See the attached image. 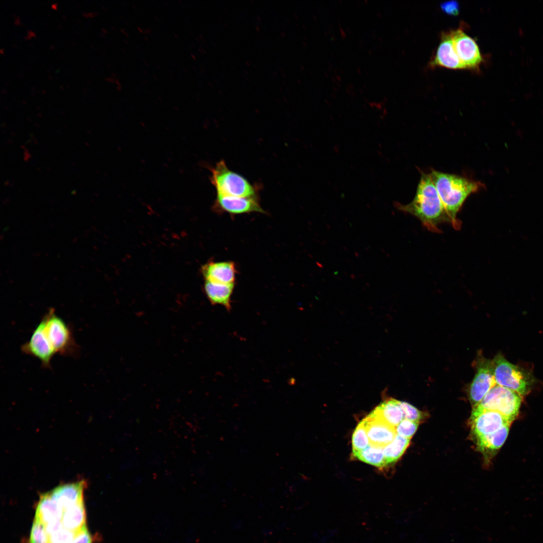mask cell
<instances>
[{"label":"cell","instance_id":"1","mask_svg":"<svg viewBox=\"0 0 543 543\" xmlns=\"http://www.w3.org/2000/svg\"><path fill=\"white\" fill-rule=\"evenodd\" d=\"M396 209L418 219L428 230L438 233L443 223L450 224V220L429 173H422L413 199L403 205L394 203Z\"/></svg>","mask_w":543,"mask_h":543},{"label":"cell","instance_id":"2","mask_svg":"<svg viewBox=\"0 0 543 543\" xmlns=\"http://www.w3.org/2000/svg\"><path fill=\"white\" fill-rule=\"evenodd\" d=\"M430 174L450 224L455 229H459L461 222L458 219L457 214L467 198L485 188L484 185L462 176L434 170Z\"/></svg>","mask_w":543,"mask_h":543},{"label":"cell","instance_id":"3","mask_svg":"<svg viewBox=\"0 0 543 543\" xmlns=\"http://www.w3.org/2000/svg\"><path fill=\"white\" fill-rule=\"evenodd\" d=\"M496 384L508 388L520 396L527 394L534 382L532 375L522 368L512 364L501 354L492 360Z\"/></svg>","mask_w":543,"mask_h":543},{"label":"cell","instance_id":"4","mask_svg":"<svg viewBox=\"0 0 543 543\" xmlns=\"http://www.w3.org/2000/svg\"><path fill=\"white\" fill-rule=\"evenodd\" d=\"M42 319L46 335L56 353L76 356L79 349L70 326L55 313L53 308L49 309Z\"/></svg>","mask_w":543,"mask_h":543},{"label":"cell","instance_id":"5","mask_svg":"<svg viewBox=\"0 0 543 543\" xmlns=\"http://www.w3.org/2000/svg\"><path fill=\"white\" fill-rule=\"evenodd\" d=\"M211 181L217 194L238 197H256L254 187L244 177L229 169L223 160L212 168Z\"/></svg>","mask_w":543,"mask_h":543},{"label":"cell","instance_id":"6","mask_svg":"<svg viewBox=\"0 0 543 543\" xmlns=\"http://www.w3.org/2000/svg\"><path fill=\"white\" fill-rule=\"evenodd\" d=\"M521 398L516 392L496 384L477 405L485 409L496 411L512 423L518 414Z\"/></svg>","mask_w":543,"mask_h":543},{"label":"cell","instance_id":"7","mask_svg":"<svg viewBox=\"0 0 543 543\" xmlns=\"http://www.w3.org/2000/svg\"><path fill=\"white\" fill-rule=\"evenodd\" d=\"M455 51L465 69L478 70L484 59L476 41L459 28L450 30Z\"/></svg>","mask_w":543,"mask_h":543},{"label":"cell","instance_id":"8","mask_svg":"<svg viewBox=\"0 0 543 543\" xmlns=\"http://www.w3.org/2000/svg\"><path fill=\"white\" fill-rule=\"evenodd\" d=\"M21 350L25 354L38 359L44 368L51 367L56 352L46 335L42 319L33 331L29 339L22 345Z\"/></svg>","mask_w":543,"mask_h":543},{"label":"cell","instance_id":"9","mask_svg":"<svg viewBox=\"0 0 543 543\" xmlns=\"http://www.w3.org/2000/svg\"><path fill=\"white\" fill-rule=\"evenodd\" d=\"M471 429L476 437L491 434L504 425L511 424L501 413L474 406L471 416Z\"/></svg>","mask_w":543,"mask_h":543},{"label":"cell","instance_id":"10","mask_svg":"<svg viewBox=\"0 0 543 543\" xmlns=\"http://www.w3.org/2000/svg\"><path fill=\"white\" fill-rule=\"evenodd\" d=\"M495 385L492 360L482 356L479 357L477 364V373L469 390V398L471 403L474 406L479 404Z\"/></svg>","mask_w":543,"mask_h":543},{"label":"cell","instance_id":"11","mask_svg":"<svg viewBox=\"0 0 543 543\" xmlns=\"http://www.w3.org/2000/svg\"><path fill=\"white\" fill-rule=\"evenodd\" d=\"M363 420L370 445L384 448L397 434L395 427L372 412Z\"/></svg>","mask_w":543,"mask_h":543},{"label":"cell","instance_id":"12","mask_svg":"<svg viewBox=\"0 0 543 543\" xmlns=\"http://www.w3.org/2000/svg\"><path fill=\"white\" fill-rule=\"evenodd\" d=\"M214 208L220 212L232 215L251 212L265 213L256 197H238L217 194Z\"/></svg>","mask_w":543,"mask_h":543},{"label":"cell","instance_id":"13","mask_svg":"<svg viewBox=\"0 0 543 543\" xmlns=\"http://www.w3.org/2000/svg\"><path fill=\"white\" fill-rule=\"evenodd\" d=\"M430 65L431 67L465 69L455 51L450 31L441 33L439 45L430 61Z\"/></svg>","mask_w":543,"mask_h":543},{"label":"cell","instance_id":"14","mask_svg":"<svg viewBox=\"0 0 543 543\" xmlns=\"http://www.w3.org/2000/svg\"><path fill=\"white\" fill-rule=\"evenodd\" d=\"M202 273L206 281L232 284H234L237 271L232 261H211L202 267Z\"/></svg>","mask_w":543,"mask_h":543},{"label":"cell","instance_id":"15","mask_svg":"<svg viewBox=\"0 0 543 543\" xmlns=\"http://www.w3.org/2000/svg\"><path fill=\"white\" fill-rule=\"evenodd\" d=\"M86 486L84 480L60 485L49 491L63 510L83 500V492Z\"/></svg>","mask_w":543,"mask_h":543},{"label":"cell","instance_id":"16","mask_svg":"<svg viewBox=\"0 0 543 543\" xmlns=\"http://www.w3.org/2000/svg\"><path fill=\"white\" fill-rule=\"evenodd\" d=\"M63 512V508L49 491L40 495L34 519L45 525L51 522L61 520Z\"/></svg>","mask_w":543,"mask_h":543},{"label":"cell","instance_id":"17","mask_svg":"<svg viewBox=\"0 0 543 543\" xmlns=\"http://www.w3.org/2000/svg\"><path fill=\"white\" fill-rule=\"evenodd\" d=\"M234 284H222L205 280L204 289L212 305H220L228 311L231 310V296Z\"/></svg>","mask_w":543,"mask_h":543},{"label":"cell","instance_id":"18","mask_svg":"<svg viewBox=\"0 0 543 543\" xmlns=\"http://www.w3.org/2000/svg\"><path fill=\"white\" fill-rule=\"evenodd\" d=\"M372 412L395 428L404 418L399 400L394 399L381 403Z\"/></svg>","mask_w":543,"mask_h":543},{"label":"cell","instance_id":"19","mask_svg":"<svg viewBox=\"0 0 543 543\" xmlns=\"http://www.w3.org/2000/svg\"><path fill=\"white\" fill-rule=\"evenodd\" d=\"M63 526L77 532L86 525V515L84 500L63 510L61 519Z\"/></svg>","mask_w":543,"mask_h":543},{"label":"cell","instance_id":"20","mask_svg":"<svg viewBox=\"0 0 543 543\" xmlns=\"http://www.w3.org/2000/svg\"><path fill=\"white\" fill-rule=\"evenodd\" d=\"M510 425H504L494 433L477 437L479 448L484 451H493L500 448L507 437Z\"/></svg>","mask_w":543,"mask_h":543},{"label":"cell","instance_id":"21","mask_svg":"<svg viewBox=\"0 0 543 543\" xmlns=\"http://www.w3.org/2000/svg\"><path fill=\"white\" fill-rule=\"evenodd\" d=\"M410 443V439L397 434L394 440L383 448L387 465L397 462L402 456Z\"/></svg>","mask_w":543,"mask_h":543},{"label":"cell","instance_id":"22","mask_svg":"<svg viewBox=\"0 0 543 543\" xmlns=\"http://www.w3.org/2000/svg\"><path fill=\"white\" fill-rule=\"evenodd\" d=\"M352 453L354 457L366 463L377 467L387 466L383 448L370 444L364 449Z\"/></svg>","mask_w":543,"mask_h":543},{"label":"cell","instance_id":"23","mask_svg":"<svg viewBox=\"0 0 543 543\" xmlns=\"http://www.w3.org/2000/svg\"><path fill=\"white\" fill-rule=\"evenodd\" d=\"M369 445V440L364 421L362 420L355 428L352 434V452L361 451Z\"/></svg>","mask_w":543,"mask_h":543},{"label":"cell","instance_id":"24","mask_svg":"<svg viewBox=\"0 0 543 543\" xmlns=\"http://www.w3.org/2000/svg\"><path fill=\"white\" fill-rule=\"evenodd\" d=\"M29 543H49L45 525L34 519L31 529Z\"/></svg>","mask_w":543,"mask_h":543},{"label":"cell","instance_id":"25","mask_svg":"<svg viewBox=\"0 0 543 543\" xmlns=\"http://www.w3.org/2000/svg\"><path fill=\"white\" fill-rule=\"evenodd\" d=\"M76 533L63 526L48 536L49 543H71Z\"/></svg>","mask_w":543,"mask_h":543},{"label":"cell","instance_id":"26","mask_svg":"<svg viewBox=\"0 0 543 543\" xmlns=\"http://www.w3.org/2000/svg\"><path fill=\"white\" fill-rule=\"evenodd\" d=\"M418 426V422L404 419L396 427V430L397 434L410 439Z\"/></svg>","mask_w":543,"mask_h":543},{"label":"cell","instance_id":"27","mask_svg":"<svg viewBox=\"0 0 543 543\" xmlns=\"http://www.w3.org/2000/svg\"><path fill=\"white\" fill-rule=\"evenodd\" d=\"M404 413V419L419 422L424 417L422 412L407 402L399 401Z\"/></svg>","mask_w":543,"mask_h":543},{"label":"cell","instance_id":"28","mask_svg":"<svg viewBox=\"0 0 543 543\" xmlns=\"http://www.w3.org/2000/svg\"><path fill=\"white\" fill-rule=\"evenodd\" d=\"M139 462V458L137 453L129 451L125 454L122 468L125 470L133 469L137 466Z\"/></svg>","mask_w":543,"mask_h":543},{"label":"cell","instance_id":"29","mask_svg":"<svg viewBox=\"0 0 543 543\" xmlns=\"http://www.w3.org/2000/svg\"><path fill=\"white\" fill-rule=\"evenodd\" d=\"M440 7L443 12L449 16H458L460 12L459 3L455 0L443 2L440 5Z\"/></svg>","mask_w":543,"mask_h":543},{"label":"cell","instance_id":"30","mask_svg":"<svg viewBox=\"0 0 543 543\" xmlns=\"http://www.w3.org/2000/svg\"><path fill=\"white\" fill-rule=\"evenodd\" d=\"M93 538L88 531L86 526H84L77 531L71 543H92Z\"/></svg>","mask_w":543,"mask_h":543},{"label":"cell","instance_id":"31","mask_svg":"<svg viewBox=\"0 0 543 543\" xmlns=\"http://www.w3.org/2000/svg\"><path fill=\"white\" fill-rule=\"evenodd\" d=\"M164 456L160 452L155 451L151 454L147 461L150 467L156 468L161 466L164 463Z\"/></svg>","mask_w":543,"mask_h":543},{"label":"cell","instance_id":"32","mask_svg":"<svg viewBox=\"0 0 543 543\" xmlns=\"http://www.w3.org/2000/svg\"><path fill=\"white\" fill-rule=\"evenodd\" d=\"M46 531L48 536L56 532L62 527L63 525L61 520L51 522L45 525Z\"/></svg>","mask_w":543,"mask_h":543}]
</instances>
